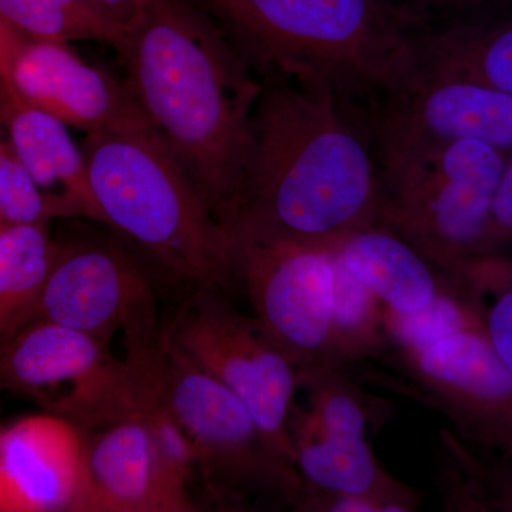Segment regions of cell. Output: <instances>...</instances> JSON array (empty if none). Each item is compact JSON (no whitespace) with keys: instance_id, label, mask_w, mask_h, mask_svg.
Masks as SVG:
<instances>
[{"instance_id":"6da1fadb","label":"cell","mask_w":512,"mask_h":512,"mask_svg":"<svg viewBox=\"0 0 512 512\" xmlns=\"http://www.w3.org/2000/svg\"><path fill=\"white\" fill-rule=\"evenodd\" d=\"M379 205L373 121L326 87L264 80L227 231L335 245L377 224Z\"/></svg>"},{"instance_id":"7a4b0ae2","label":"cell","mask_w":512,"mask_h":512,"mask_svg":"<svg viewBox=\"0 0 512 512\" xmlns=\"http://www.w3.org/2000/svg\"><path fill=\"white\" fill-rule=\"evenodd\" d=\"M117 50L128 89L154 133L227 228L264 80L224 30L187 0H150Z\"/></svg>"},{"instance_id":"3957f363","label":"cell","mask_w":512,"mask_h":512,"mask_svg":"<svg viewBox=\"0 0 512 512\" xmlns=\"http://www.w3.org/2000/svg\"><path fill=\"white\" fill-rule=\"evenodd\" d=\"M264 80L326 87L375 119L419 79V35L379 0H194Z\"/></svg>"},{"instance_id":"277c9868","label":"cell","mask_w":512,"mask_h":512,"mask_svg":"<svg viewBox=\"0 0 512 512\" xmlns=\"http://www.w3.org/2000/svg\"><path fill=\"white\" fill-rule=\"evenodd\" d=\"M82 151L101 222L197 288L232 285L227 228L153 130L87 133Z\"/></svg>"},{"instance_id":"5b68a950","label":"cell","mask_w":512,"mask_h":512,"mask_svg":"<svg viewBox=\"0 0 512 512\" xmlns=\"http://www.w3.org/2000/svg\"><path fill=\"white\" fill-rule=\"evenodd\" d=\"M377 224L406 239L441 274L461 281L476 255L508 153L474 140L375 138Z\"/></svg>"},{"instance_id":"8992f818","label":"cell","mask_w":512,"mask_h":512,"mask_svg":"<svg viewBox=\"0 0 512 512\" xmlns=\"http://www.w3.org/2000/svg\"><path fill=\"white\" fill-rule=\"evenodd\" d=\"M156 366L165 402L194 447L205 497L224 510H242L262 501L296 510L302 478L272 446L248 407L191 363L163 330Z\"/></svg>"},{"instance_id":"52a82bcc","label":"cell","mask_w":512,"mask_h":512,"mask_svg":"<svg viewBox=\"0 0 512 512\" xmlns=\"http://www.w3.org/2000/svg\"><path fill=\"white\" fill-rule=\"evenodd\" d=\"M0 390L92 433L138 416L143 365L136 352L119 360L104 340L35 320L0 350Z\"/></svg>"},{"instance_id":"ba28073f","label":"cell","mask_w":512,"mask_h":512,"mask_svg":"<svg viewBox=\"0 0 512 512\" xmlns=\"http://www.w3.org/2000/svg\"><path fill=\"white\" fill-rule=\"evenodd\" d=\"M163 332L191 363L248 407L272 446L295 466L289 417L298 370L255 319L239 313L220 289L197 288Z\"/></svg>"},{"instance_id":"9c48e42d","label":"cell","mask_w":512,"mask_h":512,"mask_svg":"<svg viewBox=\"0 0 512 512\" xmlns=\"http://www.w3.org/2000/svg\"><path fill=\"white\" fill-rule=\"evenodd\" d=\"M232 284L296 370L323 365L333 301V245L228 232Z\"/></svg>"},{"instance_id":"30bf717a","label":"cell","mask_w":512,"mask_h":512,"mask_svg":"<svg viewBox=\"0 0 512 512\" xmlns=\"http://www.w3.org/2000/svg\"><path fill=\"white\" fill-rule=\"evenodd\" d=\"M399 352L416 392L447 417L458 439L512 457V375L481 320Z\"/></svg>"},{"instance_id":"8fae6325","label":"cell","mask_w":512,"mask_h":512,"mask_svg":"<svg viewBox=\"0 0 512 512\" xmlns=\"http://www.w3.org/2000/svg\"><path fill=\"white\" fill-rule=\"evenodd\" d=\"M35 320L107 343L119 330L127 343L153 338L163 328L147 276L120 249L96 244L60 245Z\"/></svg>"},{"instance_id":"7c38bea8","label":"cell","mask_w":512,"mask_h":512,"mask_svg":"<svg viewBox=\"0 0 512 512\" xmlns=\"http://www.w3.org/2000/svg\"><path fill=\"white\" fill-rule=\"evenodd\" d=\"M5 67L23 99L67 127L87 133L153 130L127 83L84 62L69 43L16 32Z\"/></svg>"},{"instance_id":"4fadbf2b","label":"cell","mask_w":512,"mask_h":512,"mask_svg":"<svg viewBox=\"0 0 512 512\" xmlns=\"http://www.w3.org/2000/svg\"><path fill=\"white\" fill-rule=\"evenodd\" d=\"M198 507L140 416L86 433L77 512H191Z\"/></svg>"},{"instance_id":"5bb4252c","label":"cell","mask_w":512,"mask_h":512,"mask_svg":"<svg viewBox=\"0 0 512 512\" xmlns=\"http://www.w3.org/2000/svg\"><path fill=\"white\" fill-rule=\"evenodd\" d=\"M86 433L43 413L0 429V512H77Z\"/></svg>"},{"instance_id":"9a60e30c","label":"cell","mask_w":512,"mask_h":512,"mask_svg":"<svg viewBox=\"0 0 512 512\" xmlns=\"http://www.w3.org/2000/svg\"><path fill=\"white\" fill-rule=\"evenodd\" d=\"M377 136L400 141L474 140L512 151V93L444 77L419 76L390 100Z\"/></svg>"},{"instance_id":"2e32d148","label":"cell","mask_w":512,"mask_h":512,"mask_svg":"<svg viewBox=\"0 0 512 512\" xmlns=\"http://www.w3.org/2000/svg\"><path fill=\"white\" fill-rule=\"evenodd\" d=\"M5 57L0 60V120L13 150L49 201L53 217L101 222L82 148L76 146L66 124L16 92Z\"/></svg>"},{"instance_id":"e0dca14e","label":"cell","mask_w":512,"mask_h":512,"mask_svg":"<svg viewBox=\"0 0 512 512\" xmlns=\"http://www.w3.org/2000/svg\"><path fill=\"white\" fill-rule=\"evenodd\" d=\"M336 251L350 274L394 315L424 311L463 284L441 274L406 239L380 224L353 232L336 244Z\"/></svg>"},{"instance_id":"ac0fdd59","label":"cell","mask_w":512,"mask_h":512,"mask_svg":"<svg viewBox=\"0 0 512 512\" xmlns=\"http://www.w3.org/2000/svg\"><path fill=\"white\" fill-rule=\"evenodd\" d=\"M419 76L512 93V10L457 20L419 35Z\"/></svg>"},{"instance_id":"d6986e66","label":"cell","mask_w":512,"mask_h":512,"mask_svg":"<svg viewBox=\"0 0 512 512\" xmlns=\"http://www.w3.org/2000/svg\"><path fill=\"white\" fill-rule=\"evenodd\" d=\"M46 222L8 224L0 234V350L35 320L59 254Z\"/></svg>"},{"instance_id":"ffe728a7","label":"cell","mask_w":512,"mask_h":512,"mask_svg":"<svg viewBox=\"0 0 512 512\" xmlns=\"http://www.w3.org/2000/svg\"><path fill=\"white\" fill-rule=\"evenodd\" d=\"M440 490L454 511H512V457L443 433Z\"/></svg>"},{"instance_id":"44dd1931","label":"cell","mask_w":512,"mask_h":512,"mask_svg":"<svg viewBox=\"0 0 512 512\" xmlns=\"http://www.w3.org/2000/svg\"><path fill=\"white\" fill-rule=\"evenodd\" d=\"M0 22L33 39L109 43L119 47L127 28L97 0H0Z\"/></svg>"},{"instance_id":"7402d4cb","label":"cell","mask_w":512,"mask_h":512,"mask_svg":"<svg viewBox=\"0 0 512 512\" xmlns=\"http://www.w3.org/2000/svg\"><path fill=\"white\" fill-rule=\"evenodd\" d=\"M366 286L350 274L333 245V301L328 349L323 365L345 369L377 356L389 345L384 311Z\"/></svg>"},{"instance_id":"603a6c76","label":"cell","mask_w":512,"mask_h":512,"mask_svg":"<svg viewBox=\"0 0 512 512\" xmlns=\"http://www.w3.org/2000/svg\"><path fill=\"white\" fill-rule=\"evenodd\" d=\"M466 284L476 296L487 339L512 375V266L507 256H485L467 265Z\"/></svg>"},{"instance_id":"cb8c5ba5","label":"cell","mask_w":512,"mask_h":512,"mask_svg":"<svg viewBox=\"0 0 512 512\" xmlns=\"http://www.w3.org/2000/svg\"><path fill=\"white\" fill-rule=\"evenodd\" d=\"M0 215L6 224L47 221L52 208L13 150L0 120Z\"/></svg>"},{"instance_id":"d4e9b609","label":"cell","mask_w":512,"mask_h":512,"mask_svg":"<svg viewBox=\"0 0 512 512\" xmlns=\"http://www.w3.org/2000/svg\"><path fill=\"white\" fill-rule=\"evenodd\" d=\"M417 35L443 28L457 20L484 13L511 10L512 0H379Z\"/></svg>"},{"instance_id":"484cf974","label":"cell","mask_w":512,"mask_h":512,"mask_svg":"<svg viewBox=\"0 0 512 512\" xmlns=\"http://www.w3.org/2000/svg\"><path fill=\"white\" fill-rule=\"evenodd\" d=\"M512 247V151L508 153L503 174L494 192L487 221L478 239L474 259L503 255Z\"/></svg>"},{"instance_id":"4316f807","label":"cell","mask_w":512,"mask_h":512,"mask_svg":"<svg viewBox=\"0 0 512 512\" xmlns=\"http://www.w3.org/2000/svg\"><path fill=\"white\" fill-rule=\"evenodd\" d=\"M97 2L110 9L128 30L140 18L150 0H97Z\"/></svg>"},{"instance_id":"83f0119b","label":"cell","mask_w":512,"mask_h":512,"mask_svg":"<svg viewBox=\"0 0 512 512\" xmlns=\"http://www.w3.org/2000/svg\"><path fill=\"white\" fill-rule=\"evenodd\" d=\"M18 30L10 28L5 23L0 22V60L5 57L8 52L10 43H12L13 37H15Z\"/></svg>"},{"instance_id":"f1b7e54d","label":"cell","mask_w":512,"mask_h":512,"mask_svg":"<svg viewBox=\"0 0 512 512\" xmlns=\"http://www.w3.org/2000/svg\"><path fill=\"white\" fill-rule=\"evenodd\" d=\"M6 225L8 224H6V221L3 220L2 215H0V234H2L3 228H5Z\"/></svg>"},{"instance_id":"f546056e","label":"cell","mask_w":512,"mask_h":512,"mask_svg":"<svg viewBox=\"0 0 512 512\" xmlns=\"http://www.w3.org/2000/svg\"><path fill=\"white\" fill-rule=\"evenodd\" d=\"M508 258V256H507ZM508 261H510V265L512 266V258H508Z\"/></svg>"},{"instance_id":"4dcf8cb0","label":"cell","mask_w":512,"mask_h":512,"mask_svg":"<svg viewBox=\"0 0 512 512\" xmlns=\"http://www.w3.org/2000/svg\"><path fill=\"white\" fill-rule=\"evenodd\" d=\"M511 10H512V3H511Z\"/></svg>"}]
</instances>
